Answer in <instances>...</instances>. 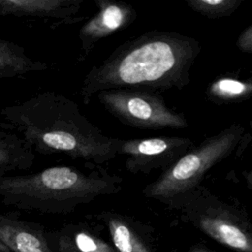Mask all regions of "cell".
Here are the masks:
<instances>
[{
    "mask_svg": "<svg viewBox=\"0 0 252 252\" xmlns=\"http://www.w3.org/2000/svg\"><path fill=\"white\" fill-rule=\"evenodd\" d=\"M243 0H186L188 8L208 19H220L232 15Z\"/></svg>",
    "mask_w": 252,
    "mask_h": 252,
    "instance_id": "2e32d148",
    "label": "cell"
},
{
    "mask_svg": "<svg viewBox=\"0 0 252 252\" xmlns=\"http://www.w3.org/2000/svg\"><path fill=\"white\" fill-rule=\"evenodd\" d=\"M0 241L12 252H53L39 225L2 213Z\"/></svg>",
    "mask_w": 252,
    "mask_h": 252,
    "instance_id": "8fae6325",
    "label": "cell"
},
{
    "mask_svg": "<svg viewBox=\"0 0 252 252\" xmlns=\"http://www.w3.org/2000/svg\"><path fill=\"white\" fill-rule=\"evenodd\" d=\"M95 5L96 13L79 30L80 60L86 59L100 40L126 29L137 18L135 8L122 1L96 0Z\"/></svg>",
    "mask_w": 252,
    "mask_h": 252,
    "instance_id": "ba28073f",
    "label": "cell"
},
{
    "mask_svg": "<svg viewBox=\"0 0 252 252\" xmlns=\"http://www.w3.org/2000/svg\"><path fill=\"white\" fill-rule=\"evenodd\" d=\"M252 93V80L232 76H220L212 81L206 95L209 100L217 104L241 102L250 97Z\"/></svg>",
    "mask_w": 252,
    "mask_h": 252,
    "instance_id": "9a60e30c",
    "label": "cell"
},
{
    "mask_svg": "<svg viewBox=\"0 0 252 252\" xmlns=\"http://www.w3.org/2000/svg\"><path fill=\"white\" fill-rule=\"evenodd\" d=\"M47 68L45 62L31 58L20 45L0 38V79L41 72Z\"/></svg>",
    "mask_w": 252,
    "mask_h": 252,
    "instance_id": "5bb4252c",
    "label": "cell"
},
{
    "mask_svg": "<svg viewBox=\"0 0 252 252\" xmlns=\"http://www.w3.org/2000/svg\"><path fill=\"white\" fill-rule=\"evenodd\" d=\"M245 132L242 124L234 122L205 138L147 184L143 195L176 210L183 199L201 185L207 173L237 149Z\"/></svg>",
    "mask_w": 252,
    "mask_h": 252,
    "instance_id": "277c9868",
    "label": "cell"
},
{
    "mask_svg": "<svg viewBox=\"0 0 252 252\" xmlns=\"http://www.w3.org/2000/svg\"><path fill=\"white\" fill-rule=\"evenodd\" d=\"M95 218L107 228L117 252H155L150 227L134 218L112 211H102Z\"/></svg>",
    "mask_w": 252,
    "mask_h": 252,
    "instance_id": "30bf717a",
    "label": "cell"
},
{
    "mask_svg": "<svg viewBox=\"0 0 252 252\" xmlns=\"http://www.w3.org/2000/svg\"><path fill=\"white\" fill-rule=\"evenodd\" d=\"M182 219L215 241L237 252H252V225L247 213L198 186L178 205Z\"/></svg>",
    "mask_w": 252,
    "mask_h": 252,
    "instance_id": "5b68a950",
    "label": "cell"
},
{
    "mask_svg": "<svg viewBox=\"0 0 252 252\" xmlns=\"http://www.w3.org/2000/svg\"><path fill=\"white\" fill-rule=\"evenodd\" d=\"M122 183L121 176L99 165H57L30 174L0 175V199L22 210L68 214L101 196L120 192Z\"/></svg>",
    "mask_w": 252,
    "mask_h": 252,
    "instance_id": "3957f363",
    "label": "cell"
},
{
    "mask_svg": "<svg viewBox=\"0 0 252 252\" xmlns=\"http://www.w3.org/2000/svg\"><path fill=\"white\" fill-rule=\"evenodd\" d=\"M194 143L180 136H158L143 139L122 140L118 156L125 157V168L132 174L161 172L170 167Z\"/></svg>",
    "mask_w": 252,
    "mask_h": 252,
    "instance_id": "52a82bcc",
    "label": "cell"
},
{
    "mask_svg": "<svg viewBox=\"0 0 252 252\" xmlns=\"http://www.w3.org/2000/svg\"><path fill=\"white\" fill-rule=\"evenodd\" d=\"M188 252H216V251L211 250L209 247H207L204 244H194L189 248Z\"/></svg>",
    "mask_w": 252,
    "mask_h": 252,
    "instance_id": "ac0fdd59",
    "label": "cell"
},
{
    "mask_svg": "<svg viewBox=\"0 0 252 252\" xmlns=\"http://www.w3.org/2000/svg\"><path fill=\"white\" fill-rule=\"evenodd\" d=\"M53 252H117L88 223H68L54 232H46Z\"/></svg>",
    "mask_w": 252,
    "mask_h": 252,
    "instance_id": "7c38bea8",
    "label": "cell"
},
{
    "mask_svg": "<svg viewBox=\"0 0 252 252\" xmlns=\"http://www.w3.org/2000/svg\"><path fill=\"white\" fill-rule=\"evenodd\" d=\"M34 159V151L18 134L0 132V175L27 170Z\"/></svg>",
    "mask_w": 252,
    "mask_h": 252,
    "instance_id": "4fadbf2b",
    "label": "cell"
},
{
    "mask_svg": "<svg viewBox=\"0 0 252 252\" xmlns=\"http://www.w3.org/2000/svg\"><path fill=\"white\" fill-rule=\"evenodd\" d=\"M0 252H12V251H10V250L0 241Z\"/></svg>",
    "mask_w": 252,
    "mask_h": 252,
    "instance_id": "d6986e66",
    "label": "cell"
},
{
    "mask_svg": "<svg viewBox=\"0 0 252 252\" xmlns=\"http://www.w3.org/2000/svg\"><path fill=\"white\" fill-rule=\"evenodd\" d=\"M1 116L34 153L42 155L63 154L101 166L118 156L122 142L105 135L75 101L54 92L6 106Z\"/></svg>",
    "mask_w": 252,
    "mask_h": 252,
    "instance_id": "7a4b0ae2",
    "label": "cell"
},
{
    "mask_svg": "<svg viewBox=\"0 0 252 252\" xmlns=\"http://www.w3.org/2000/svg\"><path fill=\"white\" fill-rule=\"evenodd\" d=\"M83 0H0V15L28 17L47 21L53 27L73 25L79 17Z\"/></svg>",
    "mask_w": 252,
    "mask_h": 252,
    "instance_id": "9c48e42d",
    "label": "cell"
},
{
    "mask_svg": "<svg viewBox=\"0 0 252 252\" xmlns=\"http://www.w3.org/2000/svg\"><path fill=\"white\" fill-rule=\"evenodd\" d=\"M200 52L201 44L194 37L149 31L91 67L80 89L83 103L89 104L94 95L106 90H181L190 83L191 68Z\"/></svg>",
    "mask_w": 252,
    "mask_h": 252,
    "instance_id": "6da1fadb",
    "label": "cell"
},
{
    "mask_svg": "<svg viewBox=\"0 0 252 252\" xmlns=\"http://www.w3.org/2000/svg\"><path fill=\"white\" fill-rule=\"evenodd\" d=\"M95 95L106 111L124 125L147 130L188 127L185 115L169 107L156 92L117 89L101 91Z\"/></svg>",
    "mask_w": 252,
    "mask_h": 252,
    "instance_id": "8992f818",
    "label": "cell"
},
{
    "mask_svg": "<svg viewBox=\"0 0 252 252\" xmlns=\"http://www.w3.org/2000/svg\"><path fill=\"white\" fill-rule=\"evenodd\" d=\"M236 45L238 49L247 54L252 53V25H248L239 34Z\"/></svg>",
    "mask_w": 252,
    "mask_h": 252,
    "instance_id": "e0dca14e",
    "label": "cell"
}]
</instances>
